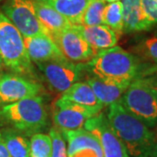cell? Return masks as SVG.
I'll use <instances>...</instances> for the list:
<instances>
[{
    "instance_id": "obj_1",
    "label": "cell",
    "mask_w": 157,
    "mask_h": 157,
    "mask_svg": "<svg viewBox=\"0 0 157 157\" xmlns=\"http://www.w3.org/2000/svg\"><path fill=\"white\" fill-rule=\"evenodd\" d=\"M106 116L131 157H149L156 140L145 124L128 112L120 101L107 107Z\"/></svg>"
},
{
    "instance_id": "obj_2",
    "label": "cell",
    "mask_w": 157,
    "mask_h": 157,
    "mask_svg": "<svg viewBox=\"0 0 157 157\" xmlns=\"http://www.w3.org/2000/svg\"><path fill=\"white\" fill-rule=\"evenodd\" d=\"M128 112L147 128L157 124V68L144 67L119 100Z\"/></svg>"
},
{
    "instance_id": "obj_3",
    "label": "cell",
    "mask_w": 157,
    "mask_h": 157,
    "mask_svg": "<svg viewBox=\"0 0 157 157\" xmlns=\"http://www.w3.org/2000/svg\"><path fill=\"white\" fill-rule=\"evenodd\" d=\"M86 68L102 80L129 86L144 67L140 58L115 45L98 52L87 62Z\"/></svg>"
},
{
    "instance_id": "obj_4",
    "label": "cell",
    "mask_w": 157,
    "mask_h": 157,
    "mask_svg": "<svg viewBox=\"0 0 157 157\" xmlns=\"http://www.w3.org/2000/svg\"><path fill=\"white\" fill-rule=\"evenodd\" d=\"M48 113L40 96L26 98L0 108V126L6 125L25 135L37 134L47 125Z\"/></svg>"
},
{
    "instance_id": "obj_5",
    "label": "cell",
    "mask_w": 157,
    "mask_h": 157,
    "mask_svg": "<svg viewBox=\"0 0 157 157\" xmlns=\"http://www.w3.org/2000/svg\"><path fill=\"white\" fill-rule=\"evenodd\" d=\"M0 57L11 73L35 78V70L25 48L24 37L0 10Z\"/></svg>"
},
{
    "instance_id": "obj_6",
    "label": "cell",
    "mask_w": 157,
    "mask_h": 157,
    "mask_svg": "<svg viewBox=\"0 0 157 157\" xmlns=\"http://www.w3.org/2000/svg\"><path fill=\"white\" fill-rule=\"evenodd\" d=\"M1 11L24 38L49 35L38 18L33 0H7L2 6Z\"/></svg>"
},
{
    "instance_id": "obj_7",
    "label": "cell",
    "mask_w": 157,
    "mask_h": 157,
    "mask_svg": "<svg viewBox=\"0 0 157 157\" xmlns=\"http://www.w3.org/2000/svg\"><path fill=\"white\" fill-rule=\"evenodd\" d=\"M103 108V106L85 107L59 98L53 105L52 121L62 132L77 130L82 128L89 119L99 114Z\"/></svg>"
},
{
    "instance_id": "obj_8",
    "label": "cell",
    "mask_w": 157,
    "mask_h": 157,
    "mask_svg": "<svg viewBox=\"0 0 157 157\" xmlns=\"http://www.w3.org/2000/svg\"><path fill=\"white\" fill-rule=\"evenodd\" d=\"M48 84L57 92H65L81 77L84 65L69 61L67 59L35 63Z\"/></svg>"
},
{
    "instance_id": "obj_9",
    "label": "cell",
    "mask_w": 157,
    "mask_h": 157,
    "mask_svg": "<svg viewBox=\"0 0 157 157\" xmlns=\"http://www.w3.org/2000/svg\"><path fill=\"white\" fill-rule=\"evenodd\" d=\"M42 86L33 78L13 73H0V106L39 96Z\"/></svg>"
},
{
    "instance_id": "obj_10",
    "label": "cell",
    "mask_w": 157,
    "mask_h": 157,
    "mask_svg": "<svg viewBox=\"0 0 157 157\" xmlns=\"http://www.w3.org/2000/svg\"><path fill=\"white\" fill-rule=\"evenodd\" d=\"M64 57L69 61L82 64L91 60L96 52L82 35L73 27L49 35Z\"/></svg>"
},
{
    "instance_id": "obj_11",
    "label": "cell",
    "mask_w": 157,
    "mask_h": 157,
    "mask_svg": "<svg viewBox=\"0 0 157 157\" xmlns=\"http://www.w3.org/2000/svg\"><path fill=\"white\" fill-rule=\"evenodd\" d=\"M83 128L97 137L104 157H131L123 142L113 132L106 113L101 112L89 119Z\"/></svg>"
},
{
    "instance_id": "obj_12",
    "label": "cell",
    "mask_w": 157,
    "mask_h": 157,
    "mask_svg": "<svg viewBox=\"0 0 157 157\" xmlns=\"http://www.w3.org/2000/svg\"><path fill=\"white\" fill-rule=\"evenodd\" d=\"M62 134L67 142L68 157H104L97 137L84 128Z\"/></svg>"
},
{
    "instance_id": "obj_13",
    "label": "cell",
    "mask_w": 157,
    "mask_h": 157,
    "mask_svg": "<svg viewBox=\"0 0 157 157\" xmlns=\"http://www.w3.org/2000/svg\"><path fill=\"white\" fill-rule=\"evenodd\" d=\"M25 48L34 63L66 59L49 35L24 38Z\"/></svg>"
},
{
    "instance_id": "obj_14",
    "label": "cell",
    "mask_w": 157,
    "mask_h": 157,
    "mask_svg": "<svg viewBox=\"0 0 157 157\" xmlns=\"http://www.w3.org/2000/svg\"><path fill=\"white\" fill-rule=\"evenodd\" d=\"M73 27L82 35L96 53L117 45L119 35L105 25L94 26L73 25Z\"/></svg>"
},
{
    "instance_id": "obj_15",
    "label": "cell",
    "mask_w": 157,
    "mask_h": 157,
    "mask_svg": "<svg viewBox=\"0 0 157 157\" xmlns=\"http://www.w3.org/2000/svg\"><path fill=\"white\" fill-rule=\"evenodd\" d=\"M123 15V33L150 30L153 25L147 21L140 0H121Z\"/></svg>"
},
{
    "instance_id": "obj_16",
    "label": "cell",
    "mask_w": 157,
    "mask_h": 157,
    "mask_svg": "<svg viewBox=\"0 0 157 157\" xmlns=\"http://www.w3.org/2000/svg\"><path fill=\"white\" fill-rule=\"evenodd\" d=\"M33 4L39 20L47 30L49 35L73 26L66 17L42 0H33Z\"/></svg>"
},
{
    "instance_id": "obj_17",
    "label": "cell",
    "mask_w": 157,
    "mask_h": 157,
    "mask_svg": "<svg viewBox=\"0 0 157 157\" xmlns=\"http://www.w3.org/2000/svg\"><path fill=\"white\" fill-rule=\"evenodd\" d=\"M86 82L93 89L98 101L104 107H108L119 101L128 86L127 85H120L102 80L95 76L90 77Z\"/></svg>"
},
{
    "instance_id": "obj_18",
    "label": "cell",
    "mask_w": 157,
    "mask_h": 157,
    "mask_svg": "<svg viewBox=\"0 0 157 157\" xmlns=\"http://www.w3.org/2000/svg\"><path fill=\"white\" fill-rule=\"evenodd\" d=\"M66 17L73 25H79L85 10L92 0H42Z\"/></svg>"
},
{
    "instance_id": "obj_19",
    "label": "cell",
    "mask_w": 157,
    "mask_h": 157,
    "mask_svg": "<svg viewBox=\"0 0 157 157\" xmlns=\"http://www.w3.org/2000/svg\"><path fill=\"white\" fill-rule=\"evenodd\" d=\"M60 98L85 107L103 106L98 101L94 91L86 81H78L72 85L68 89L62 93Z\"/></svg>"
},
{
    "instance_id": "obj_20",
    "label": "cell",
    "mask_w": 157,
    "mask_h": 157,
    "mask_svg": "<svg viewBox=\"0 0 157 157\" xmlns=\"http://www.w3.org/2000/svg\"><path fill=\"white\" fill-rule=\"evenodd\" d=\"M0 134L11 157H30V140L27 135L11 128L0 131Z\"/></svg>"
},
{
    "instance_id": "obj_21",
    "label": "cell",
    "mask_w": 157,
    "mask_h": 157,
    "mask_svg": "<svg viewBox=\"0 0 157 157\" xmlns=\"http://www.w3.org/2000/svg\"><path fill=\"white\" fill-rule=\"evenodd\" d=\"M103 23L119 36L123 33V15L121 1L107 3L103 12Z\"/></svg>"
},
{
    "instance_id": "obj_22",
    "label": "cell",
    "mask_w": 157,
    "mask_h": 157,
    "mask_svg": "<svg viewBox=\"0 0 157 157\" xmlns=\"http://www.w3.org/2000/svg\"><path fill=\"white\" fill-rule=\"evenodd\" d=\"M107 3L104 0H92L82 15L80 25L83 26H94L104 25L103 12Z\"/></svg>"
},
{
    "instance_id": "obj_23",
    "label": "cell",
    "mask_w": 157,
    "mask_h": 157,
    "mask_svg": "<svg viewBox=\"0 0 157 157\" xmlns=\"http://www.w3.org/2000/svg\"><path fill=\"white\" fill-rule=\"evenodd\" d=\"M52 140L49 135L37 133L30 140V157H51Z\"/></svg>"
},
{
    "instance_id": "obj_24",
    "label": "cell",
    "mask_w": 157,
    "mask_h": 157,
    "mask_svg": "<svg viewBox=\"0 0 157 157\" xmlns=\"http://www.w3.org/2000/svg\"><path fill=\"white\" fill-rule=\"evenodd\" d=\"M135 52L138 58L157 65V36L142 40L135 46Z\"/></svg>"
},
{
    "instance_id": "obj_25",
    "label": "cell",
    "mask_w": 157,
    "mask_h": 157,
    "mask_svg": "<svg viewBox=\"0 0 157 157\" xmlns=\"http://www.w3.org/2000/svg\"><path fill=\"white\" fill-rule=\"evenodd\" d=\"M52 140L51 157H68L67 145L62 132L56 127H52L49 132Z\"/></svg>"
},
{
    "instance_id": "obj_26",
    "label": "cell",
    "mask_w": 157,
    "mask_h": 157,
    "mask_svg": "<svg viewBox=\"0 0 157 157\" xmlns=\"http://www.w3.org/2000/svg\"><path fill=\"white\" fill-rule=\"evenodd\" d=\"M140 3L147 21L153 25L157 24V0H140Z\"/></svg>"
},
{
    "instance_id": "obj_27",
    "label": "cell",
    "mask_w": 157,
    "mask_h": 157,
    "mask_svg": "<svg viewBox=\"0 0 157 157\" xmlns=\"http://www.w3.org/2000/svg\"><path fill=\"white\" fill-rule=\"evenodd\" d=\"M0 157H11V155L9 154V152L7 150V148H6L4 141L2 140L1 134H0Z\"/></svg>"
},
{
    "instance_id": "obj_28",
    "label": "cell",
    "mask_w": 157,
    "mask_h": 157,
    "mask_svg": "<svg viewBox=\"0 0 157 157\" xmlns=\"http://www.w3.org/2000/svg\"><path fill=\"white\" fill-rule=\"evenodd\" d=\"M149 157H157V140L155 144V146L153 147V150L151 152V155Z\"/></svg>"
},
{
    "instance_id": "obj_29",
    "label": "cell",
    "mask_w": 157,
    "mask_h": 157,
    "mask_svg": "<svg viewBox=\"0 0 157 157\" xmlns=\"http://www.w3.org/2000/svg\"><path fill=\"white\" fill-rule=\"evenodd\" d=\"M3 67H4V65H3V62H2L1 57H0V73H1V70H2V68Z\"/></svg>"
},
{
    "instance_id": "obj_30",
    "label": "cell",
    "mask_w": 157,
    "mask_h": 157,
    "mask_svg": "<svg viewBox=\"0 0 157 157\" xmlns=\"http://www.w3.org/2000/svg\"><path fill=\"white\" fill-rule=\"evenodd\" d=\"M106 3H112V2H116V1H121V0H104Z\"/></svg>"
},
{
    "instance_id": "obj_31",
    "label": "cell",
    "mask_w": 157,
    "mask_h": 157,
    "mask_svg": "<svg viewBox=\"0 0 157 157\" xmlns=\"http://www.w3.org/2000/svg\"><path fill=\"white\" fill-rule=\"evenodd\" d=\"M155 67H156V68H157V65H155Z\"/></svg>"
}]
</instances>
